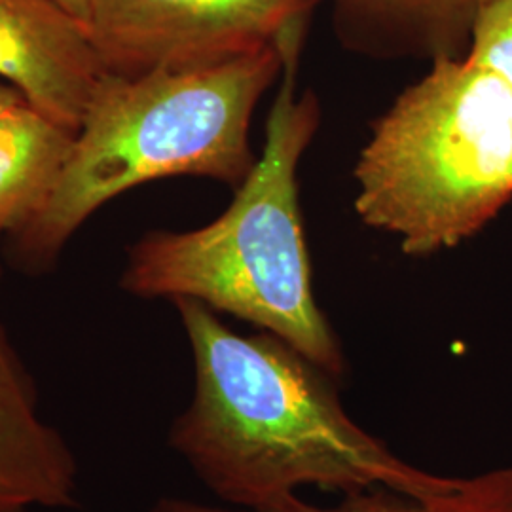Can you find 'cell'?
Here are the masks:
<instances>
[{
    "mask_svg": "<svg viewBox=\"0 0 512 512\" xmlns=\"http://www.w3.org/2000/svg\"><path fill=\"white\" fill-rule=\"evenodd\" d=\"M467 57L494 71L512 93V0H494L480 14Z\"/></svg>",
    "mask_w": 512,
    "mask_h": 512,
    "instance_id": "11",
    "label": "cell"
},
{
    "mask_svg": "<svg viewBox=\"0 0 512 512\" xmlns=\"http://www.w3.org/2000/svg\"><path fill=\"white\" fill-rule=\"evenodd\" d=\"M88 25L55 0H0V82L74 133L109 84Z\"/></svg>",
    "mask_w": 512,
    "mask_h": 512,
    "instance_id": "6",
    "label": "cell"
},
{
    "mask_svg": "<svg viewBox=\"0 0 512 512\" xmlns=\"http://www.w3.org/2000/svg\"><path fill=\"white\" fill-rule=\"evenodd\" d=\"M0 512H29L21 507H12V505H0Z\"/></svg>",
    "mask_w": 512,
    "mask_h": 512,
    "instance_id": "15",
    "label": "cell"
},
{
    "mask_svg": "<svg viewBox=\"0 0 512 512\" xmlns=\"http://www.w3.org/2000/svg\"><path fill=\"white\" fill-rule=\"evenodd\" d=\"M194 359V395L171 448L239 509L291 505L302 486L385 488L425 501L454 478L420 471L349 418L334 380L270 332L243 336L198 300L173 302Z\"/></svg>",
    "mask_w": 512,
    "mask_h": 512,
    "instance_id": "1",
    "label": "cell"
},
{
    "mask_svg": "<svg viewBox=\"0 0 512 512\" xmlns=\"http://www.w3.org/2000/svg\"><path fill=\"white\" fill-rule=\"evenodd\" d=\"M353 209L408 256L476 236L512 200V93L471 57L440 59L372 122Z\"/></svg>",
    "mask_w": 512,
    "mask_h": 512,
    "instance_id": "4",
    "label": "cell"
},
{
    "mask_svg": "<svg viewBox=\"0 0 512 512\" xmlns=\"http://www.w3.org/2000/svg\"><path fill=\"white\" fill-rule=\"evenodd\" d=\"M55 2H59L63 8H67L71 14H74L78 19H82L88 25L92 0H55Z\"/></svg>",
    "mask_w": 512,
    "mask_h": 512,
    "instance_id": "14",
    "label": "cell"
},
{
    "mask_svg": "<svg viewBox=\"0 0 512 512\" xmlns=\"http://www.w3.org/2000/svg\"><path fill=\"white\" fill-rule=\"evenodd\" d=\"M319 0H92L88 29L110 74L215 65L308 37Z\"/></svg>",
    "mask_w": 512,
    "mask_h": 512,
    "instance_id": "5",
    "label": "cell"
},
{
    "mask_svg": "<svg viewBox=\"0 0 512 512\" xmlns=\"http://www.w3.org/2000/svg\"><path fill=\"white\" fill-rule=\"evenodd\" d=\"M23 101H27V99H25L16 88H12V86L6 84V82H0V114H2L4 110L16 107V105L23 103Z\"/></svg>",
    "mask_w": 512,
    "mask_h": 512,
    "instance_id": "13",
    "label": "cell"
},
{
    "mask_svg": "<svg viewBox=\"0 0 512 512\" xmlns=\"http://www.w3.org/2000/svg\"><path fill=\"white\" fill-rule=\"evenodd\" d=\"M304 48L277 82L262 154L226 211L184 232H152L129 251L124 291L147 300H198L287 342L332 378L344 353L313 293L298 169L321 126L317 95L298 92Z\"/></svg>",
    "mask_w": 512,
    "mask_h": 512,
    "instance_id": "2",
    "label": "cell"
},
{
    "mask_svg": "<svg viewBox=\"0 0 512 512\" xmlns=\"http://www.w3.org/2000/svg\"><path fill=\"white\" fill-rule=\"evenodd\" d=\"M334 37L376 61L465 57L480 14L494 0H327Z\"/></svg>",
    "mask_w": 512,
    "mask_h": 512,
    "instance_id": "8",
    "label": "cell"
},
{
    "mask_svg": "<svg viewBox=\"0 0 512 512\" xmlns=\"http://www.w3.org/2000/svg\"><path fill=\"white\" fill-rule=\"evenodd\" d=\"M414 509H416L414 499L385 488H376V490H366L359 494H349L340 507H332V509H317L302 503L300 499H296L291 505L277 507V509H264V511L220 509V507H209V505L184 501V499H162L156 505H152L147 512H414Z\"/></svg>",
    "mask_w": 512,
    "mask_h": 512,
    "instance_id": "12",
    "label": "cell"
},
{
    "mask_svg": "<svg viewBox=\"0 0 512 512\" xmlns=\"http://www.w3.org/2000/svg\"><path fill=\"white\" fill-rule=\"evenodd\" d=\"M78 463L38 412L37 393L0 330V505L73 509Z\"/></svg>",
    "mask_w": 512,
    "mask_h": 512,
    "instance_id": "7",
    "label": "cell"
},
{
    "mask_svg": "<svg viewBox=\"0 0 512 512\" xmlns=\"http://www.w3.org/2000/svg\"><path fill=\"white\" fill-rule=\"evenodd\" d=\"M414 512H512V467L454 478L446 492L416 501Z\"/></svg>",
    "mask_w": 512,
    "mask_h": 512,
    "instance_id": "10",
    "label": "cell"
},
{
    "mask_svg": "<svg viewBox=\"0 0 512 512\" xmlns=\"http://www.w3.org/2000/svg\"><path fill=\"white\" fill-rule=\"evenodd\" d=\"M306 37L234 59L137 76H110L48 202L16 232L27 264L44 266L97 209L131 188L205 177L234 190L256 164L251 122Z\"/></svg>",
    "mask_w": 512,
    "mask_h": 512,
    "instance_id": "3",
    "label": "cell"
},
{
    "mask_svg": "<svg viewBox=\"0 0 512 512\" xmlns=\"http://www.w3.org/2000/svg\"><path fill=\"white\" fill-rule=\"evenodd\" d=\"M74 137L29 101L0 114V236L18 232L48 202Z\"/></svg>",
    "mask_w": 512,
    "mask_h": 512,
    "instance_id": "9",
    "label": "cell"
}]
</instances>
